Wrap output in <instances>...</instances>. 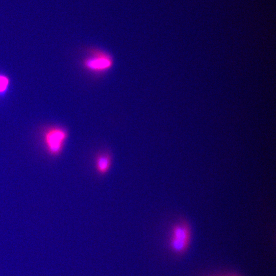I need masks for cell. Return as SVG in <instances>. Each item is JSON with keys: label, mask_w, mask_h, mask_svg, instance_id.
<instances>
[{"label": "cell", "mask_w": 276, "mask_h": 276, "mask_svg": "<svg viewBox=\"0 0 276 276\" xmlns=\"http://www.w3.org/2000/svg\"><path fill=\"white\" fill-rule=\"evenodd\" d=\"M112 165V159L109 154H99L95 158V168L97 173L104 175L110 171Z\"/></svg>", "instance_id": "obj_4"}, {"label": "cell", "mask_w": 276, "mask_h": 276, "mask_svg": "<svg viewBox=\"0 0 276 276\" xmlns=\"http://www.w3.org/2000/svg\"><path fill=\"white\" fill-rule=\"evenodd\" d=\"M83 65L89 72L99 74L110 70L113 66V60L107 53L96 51L84 60Z\"/></svg>", "instance_id": "obj_2"}, {"label": "cell", "mask_w": 276, "mask_h": 276, "mask_svg": "<svg viewBox=\"0 0 276 276\" xmlns=\"http://www.w3.org/2000/svg\"><path fill=\"white\" fill-rule=\"evenodd\" d=\"M68 138L66 130L60 127H53L45 132L43 144L49 154L58 156L63 152Z\"/></svg>", "instance_id": "obj_1"}, {"label": "cell", "mask_w": 276, "mask_h": 276, "mask_svg": "<svg viewBox=\"0 0 276 276\" xmlns=\"http://www.w3.org/2000/svg\"><path fill=\"white\" fill-rule=\"evenodd\" d=\"M10 81L8 77L0 74V94L6 93L10 86Z\"/></svg>", "instance_id": "obj_5"}, {"label": "cell", "mask_w": 276, "mask_h": 276, "mask_svg": "<svg viewBox=\"0 0 276 276\" xmlns=\"http://www.w3.org/2000/svg\"><path fill=\"white\" fill-rule=\"evenodd\" d=\"M190 236V228L187 222L182 221L176 224L172 229L170 240L173 251L177 254L184 253L188 246Z\"/></svg>", "instance_id": "obj_3"}]
</instances>
